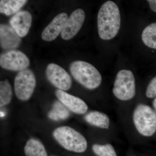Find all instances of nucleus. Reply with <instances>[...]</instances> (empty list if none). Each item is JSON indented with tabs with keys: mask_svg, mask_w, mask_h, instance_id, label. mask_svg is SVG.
I'll use <instances>...</instances> for the list:
<instances>
[{
	"mask_svg": "<svg viewBox=\"0 0 156 156\" xmlns=\"http://www.w3.org/2000/svg\"><path fill=\"white\" fill-rule=\"evenodd\" d=\"M121 26L119 9L116 4L107 1L101 5L98 14V28L99 37L110 40L117 35Z\"/></svg>",
	"mask_w": 156,
	"mask_h": 156,
	"instance_id": "nucleus-1",
	"label": "nucleus"
},
{
	"mask_svg": "<svg viewBox=\"0 0 156 156\" xmlns=\"http://www.w3.org/2000/svg\"><path fill=\"white\" fill-rule=\"evenodd\" d=\"M70 71L76 80L88 89H96L102 81L101 75L97 69L86 62H73L70 66Z\"/></svg>",
	"mask_w": 156,
	"mask_h": 156,
	"instance_id": "nucleus-2",
	"label": "nucleus"
},
{
	"mask_svg": "<svg viewBox=\"0 0 156 156\" xmlns=\"http://www.w3.org/2000/svg\"><path fill=\"white\" fill-rule=\"evenodd\" d=\"M54 138L65 149L76 153L84 152L87 148V140L82 134L69 126H62L53 131Z\"/></svg>",
	"mask_w": 156,
	"mask_h": 156,
	"instance_id": "nucleus-3",
	"label": "nucleus"
},
{
	"mask_svg": "<svg viewBox=\"0 0 156 156\" xmlns=\"http://www.w3.org/2000/svg\"><path fill=\"white\" fill-rule=\"evenodd\" d=\"M133 122L138 132L146 136H150L156 131V113L146 105H138L133 113Z\"/></svg>",
	"mask_w": 156,
	"mask_h": 156,
	"instance_id": "nucleus-4",
	"label": "nucleus"
},
{
	"mask_svg": "<svg viewBox=\"0 0 156 156\" xmlns=\"http://www.w3.org/2000/svg\"><path fill=\"white\" fill-rule=\"evenodd\" d=\"M135 78L131 71L123 69L118 73L114 84L113 93L118 99L128 101L135 95Z\"/></svg>",
	"mask_w": 156,
	"mask_h": 156,
	"instance_id": "nucleus-5",
	"label": "nucleus"
},
{
	"mask_svg": "<svg viewBox=\"0 0 156 156\" xmlns=\"http://www.w3.org/2000/svg\"><path fill=\"white\" fill-rule=\"evenodd\" d=\"M36 85L34 74L31 70L19 72L14 79V90L18 99L28 100L31 97Z\"/></svg>",
	"mask_w": 156,
	"mask_h": 156,
	"instance_id": "nucleus-6",
	"label": "nucleus"
},
{
	"mask_svg": "<svg viewBox=\"0 0 156 156\" xmlns=\"http://www.w3.org/2000/svg\"><path fill=\"white\" fill-rule=\"evenodd\" d=\"M30 60L24 53L18 50H11L0 56V65L3 69L12 71H21L27 69Z\"/></svg>",
	"mask_w": 156,
	"mask_h": 156,
	"instance_id": "nucleus-7",
	"label": "nucleus"
},
{
	"mask_svg": "<svg viewBox=\"0 0 156 156\" xmlns=\"http://www.w3.org/2000/svg\"><path fill=\"white\" fill-rule=\"evenodd\" d=\"M48 80L54 87L62 91H67L72 86V79L67 72L55 63H50L46 69Z\"/></svg>",
	"mask_w": 156,
	"mask_h": 156,
	"instance_id": "nucleus-8",
	"label": "nucleus"
},
{
	"mask_svg": "<svg viewBox=\"0 0 156 156\" xmlns=\"http://www.w3.org/2000/svg\"><path fill=\"white\" fill-rule=\"evenodd\" d=\"M85 19V14L82 9H77L73 11L66 23L61 37L63 40H69L72 38L82 27Z\"/></svg>",
	"mask_w": 156,
	"mask_h": 156,
	"instance_id": "nucleus-9",
	"label": "nucleus"
},
{
	"mask_svg": "<svg viewBox=\"0 0 156 156\" xmlns=\"http://www.w3.org/2000/svg\"><path fill=\"white\" fill-rule=\"evenodd\" d=\"M56 97L63 105L77 114H84L88 110L87 104L81 98L70 95L64 91L57 89L55 92Z\"/></svg>",
	"mask_w": 156,
	"mask_h": 156,
	"instance_id": "nucleus-10",
	"label": "nucleus"
},
{
	"mask_svg": "<svg viewBox=\"0 0 156 156\" xmlns=\"http://www.w3.org/2000/svg\"><path fill=\"white\" fill-rule=\"evenodd\" d=\"M68 19L67 14L65 13L56 16L42 32V39L46 41L55 40L62 32Z\"/></svg>",
	"mask_w": 156,
	"mask_h": 156,
	"instance_id": "nucleus-11",
	"label": "nucleus"
},
{
	"mask_svg": "<svg viewBox=\"0 0 156 156\" xmlns=\"http://www.w3.org/2000/svg\"><path fill=\"white\" fill-rule=\"evenodd\" d=\"M32 17L29 11H20L14 15L10 20L11 27L20 37L27 34L31 26Z\"/></svg>",
	"mask_w": 156,
	"mask_h": 156,
	"instance_id": "nucleus-12",
	"label": "nucleus"
},
{
	"mask_svg": "<svg viewBox=\"0 0 156 156\" xmlns=\"http://www.w3.org/2000/svg\"><path fill=\"white\" fill-rule=\"evenodd\" d=\"M21 42L20 37L12 27L7 24L0 25V44L5 50H11L17 48Z\"/></svg>",
	"mask_w": 156,
	"mask_h": 156,
	"instance_id": "nucleus-13",
	"label": "nucleus"
},
{
	"mask_svg": "<svg viewBox=\"0 0 156 156\" xmlns=\"http://www.w3.org/2000/svg\"><path fill=\"white\" fill-rule=\"evenodd\" d=\"M85 120L90 125L104 129H108L110 120L107 115L98 111L90 112L86 115Z\"/></svg>",
	"mask_w": 156,
	"mask_h": 156,
	"instance_id": "nucleus-14",
	"label": "nucleus"
},
{
	"mask_svg": "<svg viewBox=\"0 0 156 156\" xmlns=\"http://www.w3.org/2000/svg\"><path fill=\"white\" fill-rule=\"evenodd\" d=\"M27 2L26 0H1L0 12L7 16L16 14Z\"/></svg>",
	"mask_w": 156,
	"mask_h": 156,
	"instance_id": "nucleus-15",
	"label": "nucleus"
},
{
	"mask_svg": "<svg viewBox=\"0 0 156 156\" xmlns=\"http://www.w3.org/2000/svg\"><path fill=\"white\" fill-rule=\"evenodd\" d=\"M26 156H48L45 148L41 141L32 138L27 141L24 147Z\"/></svg>",
	"mask_w": 156,
	"mask_h": 156,
	"instance_id": "nucleus-16",
	"label": "nucleus"
},
{
	"mask_svg": "<svg viewBox=\"0 0 156 156\" xmlns=\"http://www.w3.org/2000/svg\"><path fill=\"white\" fill-rule=\"evenodd\" d=\"M141 38L146 46L156 49V23H151L144 28Z\"/></svg>",
	"mask_w": 156,
	"mask_h": 156,
	"instance_id": "nucleus-17",
	"label": "nucleus"
},
{
	"mask_svg": "<svg viewBox=\"0 0 156 156\" xmlns=\"http://www.w3.org/2000/svg\"><path fill=\"white\" fill-rule=\"evenodd\" d=\"M48 116L49 118L54 121L65 120L69 116V112L62 104L59 101H56L53 105L52 110L48 113Z\"/></svg>",
	"mask_w": 156,
	"mask_h": 156,
	"instance_id": "nucleus-18",
	"label": "nucleus"
},
{
	"mask_svg": "<svg viewBox=\"0 0 156 156\" xmlns=\"http://www.w3.org/2000/svg\"><path fill=\"white\" fill-rule=\"evenodd\" d=\"M12 91L11 84L7 80L0 83V106L9 104L12 98Z\"/></svg>",
	"mask_w": 156,
	"mask_h": 156,
	"instance_id": "nucleus-19",
	"label": "nucleus"
},
{
	"mask_svg": "<svg viewBox=\"0 0 156 156\" xmlns=\"http://www.w3.org/2000/svg\"><path fill=\"white\" fill-rule=\"evenodd\" d=\"M92 150L98 156H117L113 147L110 144H95L92 146Z\"/></svg>",
	"mask_w": 156,
	"mask_h": 156,
	"instance_id": "nucleus-20",
	"label": "nucleus"
},
{
	"mask_svg": "<svg viewBox=\"0 0 156 156\" xmlns=\"http://www.w3.org/2000/svg\"><path fill=\"white\" fill-rule=\"evenodd\" d=\"M146 95L149 98L156 97V76L151 80L147 89Z\"/></svg>",
	"mask_w": 156,
	"mask_h": 156,
	"instance_id": "nucleus-21",
	"label": "nucleus"
},
{
	"mask_svg": "<svg viewBox=\"0 0 156 156\" xmlns=\"http://www.w3.org/2000/svg\"><path fill=\"white\" fill-rule=\"evenodd\" d=\"M147 2L152 11L156 12V0H148Z\"/></svg>",
	"mask_w": 156,
	"mask_h": 156,
	"instance_id": "nucleus-22",
	"label": "nucleus"
},
{
	"mask_svg": "<svg viewBox=\"0 0 156 156\" xmlns=\"http://www.w3.org/2000/svg\"><path fill=\"white\" fill-rule=\"evenodd\" d=\"M153 105L155 111L156 113V97L154 99L153 101Z\"/></svg>",
	"mask_w": 156,
	"mask_h": 156,
	"instance_id": "nucleus-23",
	"label": "nucleus"
},
{
	"mask_svg": "<svg viewBox=\"0 0 156 156\" xmlns=\"http://www.w3.org/2000/svg\"><path fill=\"white\" fill-rule=\"evenodd\" d=\"M5 114L4 113V112H1V117H4V116H5Z\"/></svg>",
	"mask_w": 156,
	"mask_h": 156,
	"instance_id": "nucleus-24",
	"label": "nucleus"
},
{
	"mask_svg": "<svg viewBox=\"0 0 156 156\" xmlns=\"http://www.w3.org/2000/svg\"><path fill=\"white\" fill-rule=\"evenodd\" d=\"M55 156V155H52V156Z\"/></svg>",
	"mask_w": 156,
	"mask_h": 156,
	"instance_id": "nucleus-25",
	"label": "nucleus"
}]
</instances>
